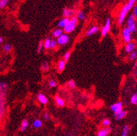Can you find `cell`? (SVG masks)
<instances>
[{
	"mask_svg": "<svg viewBox=\"0 0 137 136\" xmlns=\"http://www.w3.org/2000/svg\"><path fill=\"white\" fill-rule=\"evenodd\" d=\"M77 23H78V18L75 16H73L72 18H70L68 25L64 28V32L65 33H70L73 32L77 27Z\"/></svg>",
	"mask_w": 137,
	"mask_h": 136,
	"instance_id": "6da1fadb",
	"label": "cell"
},
{
	"mask_svg": "<svg viewBox=\"0 0 137 136\" xmlns=\"http://www.w3.org/2000/svg\"><path fill=\"white\" fill-rule=\"evenodd\" d=\"M127 27L132 32V33H134L136 31V23L134 14H130L129 16L127 21Z\"/></svg>",
	"mask_w": 137,
	"mask_h": 136,
	"instance_id": "7a4b0ae2",
	"label": "cell"
},
{
	"mask_svg": "<svg viewBox=\"0 0 137 136\" xmlns=\"http://www.w3.org/2000/svg\"><path fill=\"white\" fill-rule=\"evenodd\" d=\"M122 36H123L124 41L126 44L131 41V40H132V32L130 31V29L127 27L124 28V29H123Z\"/></svg>",
	"mask_w": 137,
	"mask_h": 136,
	"instance_id": "3957f363",
	"label": "cell"
},
{
	"mask_svg": "<svg viewBox=\"0 0 137 136\" xmlns=\"http://www.w3.org/2000/svg\"><path fill=\"white\" fill-rule=\"evenodd\" d=\"M110 25H111V22H110V19L108 18L106 20L105 24L102 27V29H101V35L102 37H104L108 34L110 29Z\"/></svg>",
	"mask_w": 137,
	"mask_h": 136,
	"instance_id": "277c9868",
	"label": "cell"
},
{
	"mask_svg": "<svg viewBox=\"0 0 137 136\" xmlns=\"http://www.w3.org/2000/svg\"><path fill=\"white\" fill-rule=\"evenodd\" d=\"M69 40H70V37L67 33H64L60 37H59L58 38H57V44L60 46H64L67 44L69 42Z\"/></svg>",
	"mask_w": 137,
	"mask_h": 136,
	"instance_id": "5b68a950",
	"label": "cell"
},
{
	"mask_svg": "<svg viewBox=\"0 0 137 136\" xmlns=\"http://www.w3.org/2000/svg\"><path fill=\"white\" fill-rule=\"evenodd\" d=\"M110 109L114 112V114H118L123 110V103L121 101H118L117 103H115L110 106Z\"/></svg>",
	"mask_w": 137,
	"mask_h": 136,
	"instance_id": "8992f818",
	"label": "cell"
},
{
	"mask_svg": "<svg viewBox=\"0 0 137 136\" xmlns=\"http://www.w3.org/2000/svg\"><path fill=\"white\" fill-rule=\"evenodd\" d=\"M136 48V44L133 41H130L126 44L125 46V50L127 53H131L134 51V49Z\"/></svg>",
	"mask_w": 137,
	"mask_h": 136,
	"instance_id": "52a82bcc",
	"label": "cell"
},
{
	"mask_svg": "<svg viewBox=\"0 0 137 136\" xmlns=\"http://www.w3.org/2000/svg\"><path fill=\"white\" fill-rule=\"evenodd\" d=\"M70 18H65L64 17L63 18H62L60 20H59L58 23H57V26H58V28H63L64 29V27L68 25V23L70 21Z\"/></svg>",
	"mask_w": 137,
	"mask_h": 136,
	"instance_id": "ba28073f",
	"label": "cell"
},
{
	"mask_svg": "<svg viewBox=\"0 0 137 136\" xmlns=\"http://www.w3.org/2000/svg\"><path fill=\"white\" fill-rule=\"evenodd\" d=\"M99 32V27L97 26H93V27H91L88 30L86 33V36L89 37L92 36V35H94L95 33H98Z\"/></svg>",
	"mask_w": 137,
	"mask_h": 136,
	"instance_id": "9c48e42d",
	"label": "cell"
},
{
	"mask_svg": "<svg viewBox=\"0 0 137 136\" xmlns=\"http://www.w3.org/2000/svg\"><path fill=\"white\" fill-rule=\"evenodd\" d=\"M111 129L109 127H105L103 129H101L100 131L98 132V136H106L107 135H109Z\"/></svg>",
	"mask_w": 137,
	"mask_h": 136,
	"instance_id": "30bf717a",
	"label": "cell"
},
{
	"mask_svg": "<svg viewBox=\"0 0 137 136\" xmlns=\"http://www.w3.org/2000/svg\"><path fill=\"white\" fill-rule=\"evenodd\" d=\"M37 98H38V100L39 101V102L40 103H42V104L45 105L48 103V99L42 93H39L38 96H37Z\"/></svg>",
	"mask_w": 137,
	"mask_h": 136,
	"instance_id": "8fae6325",
	"label": "cell"
},
{
	"mask_svg": "<svg viewBox=\"0 0 137 136\" xmlns=\"http://www.w3.org/2000/svg\"><path fill=\"white\" fill-rule=\"evenodd\" d=\"M65 63H66V61L64 59L60 60V61L58 62V63H57V71H58L59 72H61V71H62L64 69H65Z\"/></svg>",
	"mask_w": 137,
	"mask_h": 136,
	"instance_id": "7c38bea8",
	"label": "cell"
},
{
	"mask_svg": "<svg viewBox=\"0 0 137 136\" xmlns=\"http://www.w3.org/2000/svg\"><path fill=\"white\" fill-rule=\"evenodd\" d=\"M63 16L65 18H69L70 17H72V14H74V11L72 9H69V8H64L63 10Z\"/></svg>",
	"mask_w": 137,
	"mask_h": 136,
	"instance_id": "4fadbf2b",
	"label": "cell"
},
{
	"mask_svg": "<svg viewBox=\"0 0 137 136\" xmlns=\"http://www.w3.org/2000/svg\"><path fill=\"white\" fill-rule=\"evenodd\" d=\"M62 34H64V30L61 28L55 29L52 33V35L54 38H58L59 37H60Z\"/></svg>",
	"mask_w": 137,
	"mask_h": 136,
	"instance_id": "5bb4252c",
	"label": "cell"
},
{
	"mask_svg": "<svg viewBox=\"0 0 137 136\" xmlns=\"http://www.w3.org/2000/svg\"><path fill=\"white\" fill-rule=\"evenodd\" d=\"M126 115H127V112L125 111V110H122L121 112H120L118 113V114H114V116H115V118L116 120L119 121V120H121L125 118V116H126Z\"/></svg>",
	"mask_w": 137,
	"mask_h": 136,
	"instance_id": "9a60e30c",
	"label": "cell"
},
{
	"mask_svg": "<svg viewBox=\"0 0 137 136\" xmlns=\"http://www.w3.org/2000/svg\"><path fill=\"white\" fill-rule=\"evenodd\" d=\"M55 102L57 103V105L59 107H63L65 105V101L64 100L62 99L61 97H59V95H56L55 97Z\"/></svg>",
	"mask_w": 137,
	"mask_h": 136,
	"instance_id": "2e32d148",
	"label": "cell"
},
{
	"mask_svg": "<svg viewBox=\"0 0 137 136\" xmlns=\"http://www.w3.org/2000/svg\"><path fill=\"white\" fill-rule=\"evenodd\" d=\"M29 126V122L27 120L24 119L21 123V125L20 127V131H25Z\"/></svg>",
	"mask_w": 137,
	"mask_h": 136,
	"instance_id": "e0dca14e",
	"label": "cell"
},
{
	"mask_svg": "<svg viewBox=\"0 0 137 136\" xmlns=\"http://www.w3.org/2000/svg\"><path fill=\"white\" fill-rule=\"evenodd\" d=\"M32 125L35 129H38V128H40L42 127V122L41 121V120L40 119H35V121H34L33 123H32Z\"/></svg>",
	"mask_w": 137,
	"mask_h": 136,
	"instance_id": "ac0fdd59",
	"label": "cell"
},
{
	"mask_svg": "<svg viewBox=\"0 0 137 136\" xmlns=\"http://www.w3.org/2000/svg\"><path fill=\"white\" fill-rule=\"evenodd\" d=\"M49 63L48 61H44L41 65V70L43 71H47L49 70Z\"/></svg>",
	"mask_w": 137,
	"mask_h": 136,
	"instance_id": "d6986e66",
	"label": "cell"
},
{
	"mask_svg": "<svg viewBox=\"0 0 137 136\" xmlns=\"http://www.w3.org/2000/svg\"><path fill=\"white\" fill-rule=\"evenodd\" d=\"M12 45L10 44H5L3 46V51H5L6 53H9L12 50Z\"/></svg>",
	"mask_w": 137,
	"mask_h": 136,
	"instance_id": "ffe728a7",
	"label": "cell"
},
{
	"mask_svg": "<svg viewBox=\"0 0 137 136\" xmlns=\"http://www.w3.org/2000/svg\"><path fill=\"white\" fill-rule=\"evenodd\" d=\"M50 40L49 38H47L45 39V40L44 41V48L45 49H49L50 48Z\"/></svg>",
	"mask_w": 137,
	"mask_h": 136,
	"instance_id": "44dd1931",
	"label": "cell"
},
{
	"mask_svg": "<svg viewBox=\"0 0 137 136\" xmlns=\"http://www.w3.org/2000/svg\"><path fill=\"white\" fill-rule=\"evenodd\" d=\"M77 18H78V19L83 20V21L85 20L86 19L85 15L84 12H82V11H79V12L77 13Z\"/></svg>",
	"mask_w": 137,
	"mask_h": 136,
	"instance_id": "7402d4cb",
	"label": "cell"
},
{
	"mask_svg": "<svg viewBox=\"0 0 137 136\" xmlns=\"http://www.w3.org/2000/svg\"><path fill=\"white\" fill-rule=\"evenodd\" d=\"M136 1V0H129L128 2V3L125 6L127 8L128 10H130L131 8H132V7H133L134 4L135 3Z\"/></svg>",
	"mask_w": 137,
	"mask_h": 136,
	"instance_id": "603a6c76",
	"label": "cell"
},
{
	"mask_svg": "<svg viewBox=\"0 0 137 136\" xmlns=\"http://www.w3.org/2000/svg\"><path fill=\"white\" fill-rule=\"evenodd\" d=\"M130 102L133 105H137V91L131 97Z\"/></svg>",
	"mask_w": 137,
	"mask_h": 136,
	"instance_id": "cb8c5ba5",
	"label": "cell"
},
{
	"mask_svg": "<svg viewBox=\"0 0 137 136\" xmlns=\"http://www.w3.org/2000/svg\"><path fill=\"white\" fill-rule=\"evenodd\" d=\"M129 131H130V127H129L128 125H125L124 127V129H123V131H122L121 133V136H128V134L129 133Z\"/></svg>",
	"mask_w": 137,
	"mask_h": 136,
	"instance_id": "d4e9b609",
	"label": "cell"
},
{
	"mask_svg": "<svg viewBox=\"0 0 137 136\" xmlns=\"http://www.w3.org/2000/svg\"><path fill=\"white\" fill-rule=\"evenodd\" d=\"M102 126H104V127H109V126H110V121L109 119H107V118L104 119L103 121H102Z\"/></svg>",
	"mask_w": 137,
	"mask_h": 136,
	"instance_id": "484cf974",
	"label": "cell"
},
{
	"mask_svg": "<svg viewBox=\"0 0 137 136\" xmlns=\"http://www.w3.org/2000/svg\"><path fill=\"white\" fill-rule=\"evenodd\" d=\"M44 48V41H40V43L38 44V46L37 48V52H38V53H40L41 51L42 50V48Z\"/></svg>",
	"mask_w": 137,
	"mask_h": 136,
	"instance_id": "4316f807",
	"label": "cell"
},
{
	"mask_svg": "<svg viewBox=\"0 0 137 136\" xmlns=\"http://www.w3.org/2000/svg\"><path fill=\"white\" fill-rule=\"evenodd\" d=\"M58 44H57V40H51L50 41V49L53 50L55 47L57 46V45Z\"/></svg>",
	"mask_w": 137,
	"mask_h": 136,
	"instance_id": "83f0119b",
	"label": "cell"
},
{
	"mask_svg": "<svg viewBox=\"0 0 137 136\" xmlns=\"http://www.w3.org/2000/svg\"><path fill=\"white\" fill-rule=\"evenodd\" d=\"M49 85L50 87H51V88H55V87H56L57 85V82L55 81V80H50L49 81Z\"/></svg>",
	"mask_w": 137,
	"mask_h": 136,
	"instance_id": "f1b7e54d",
	"label": "cell"
},
{
	"mask_svg": "<svg viewBox=\"0 0 137 136\" xmlns=\"http://www.w3.org/2000/svg\"><path fill=\"white\" fill-rule=\"evenodd\" d=\"M137 58V53L136 51L132 52L130 54V59L132 60V61H134Z\"/></svg>",
	"mask_w": 137,
	"mask_h": 136,
	"instance_id": "f546056e",
	"label": "cell"
},
{
	"mask_svg": "<svg viewBox=\"0 0 137 136\" xmlns=\"http://www.w3.org/2000/svg\"><path fill=\"white\" fill-rule=\"evenodd\" d=\"M9 1L10 0H0V8H2L3 7H5Z\"/></svg>",
	"mask_w": 137,
	"mask_h": 136,
	"instance_id": "4dcf8cb0",
	"label": "cell"
},
{
	"mask_svg": "<svg viewBox=\"0 0 137 136\" xmlns=\"http://www.w3.org/2000/svg\"><path fill=\"white\" fill-rule=\"evenodd\" d=\"M68 86H70L71 88H74L76 87V83L74 80H70V81L68 82Z\"/></svg>",
	"mask_w": 137,
	"mask_h": 136,
	"instance_id": "1f68e13d",
	"label": "cell"
},
{
	"mask_svg": "<svg viewBox=\"0 0 137 136\" xmlns=\"http://www.w3.org/2000/svg\"><path fill=\"white\" fill-rule=\"evenodd\" d=\"M70 52H67V53H65L64 54V60H65V61H67L68 60L70 59Z\"/></svg>",
	"mask_w": 137,
	"mask_h": 136,
	"instance_id": "d6a6232c",
	"label": "cell"
},
{
	"mask_svg": "<svg viewBox=\"0 0 137 136\" xmlns=\"http://www.w3.org/2000/svg\"><path fill=\"white\" fill-rule=\"evenodd\" d=\"M133 14H134V16L135 17H137V5L134 7V9H133Z\"/></svg>",
	"mask_w": 137,
	"mask_h": 136,
	"instance_id": "836d02e7",
	"label": "cell"
},
{
	"mask_svg": "<svg viewBox=\"0 0 137 136\" xmlns=\"http://www.w3.org/2000/svg\"><path fill=\"white\" fill-rule=\"evenodd\" d=\"M44 117L45 120H47V121L49 120V118H50V116H49V114H48V113H44Z\"/></svg>",
	"mask_w": 137,
	"mask_h": 136,
	"instance_id": "e575fe53",
	"label": "cell"
},
{
	"mask_svg": "<svg viewBox=\"0 0 137 136\" xmlns=\"http://www.w3.org/2000/svg\"><path fill=\"white\" fill-rule=\"evenodd\" d=\"M3 38H2V37L1 36V37H0V43L2 44V43H3Z\"/></svg>",
	"mask_w": 137,
	"mask_h": 136,
	"instance_id": "d590c367",
	"label": "cell"
}]
</instances>
